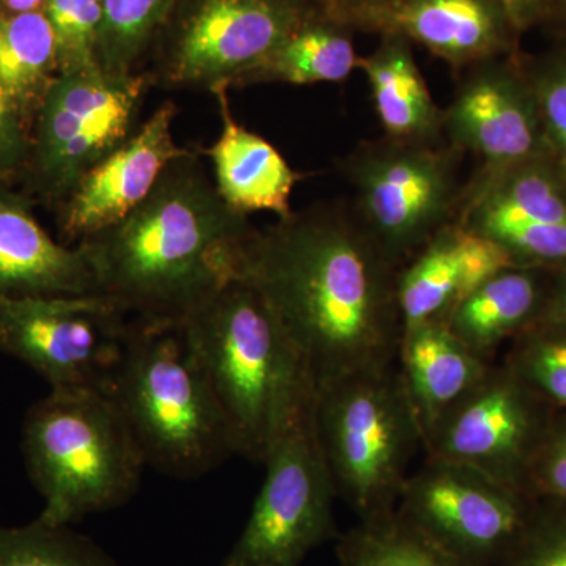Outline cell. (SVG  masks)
I'll return each mask as SVG.
<instances>
[{
    "instance_id": "obj_1",
    "label": "cell",
    "mask_w": 566,
    "mask_h": 566,
    "mask_svg": "<svg viewBox=\"0 0 566 566\" xmlns=\"http://www.w3.org/2000/svg\"><path fill=\"white\" fill-rule=\"evenodd\" d=\"M398 271L352 205L323 202L256 230L241 279L262 294L319 387L397 363Z\"/></svg>"
},
{
    "instance_id": "obj_2",
    "label": "cell",
    "mask_w": 566,
    "mask_h": 566,
    "mask_svg": "<svg viewBox=\"0 0 566 566\" xmlns=\"http://www.w3.org/2000/svg\"><path fill=\"white\" fill-rule=\"evenodd\" d=\"M202 156L175 159L144 202L77 244L98 294L134 318L180 323L243 274L259 229L223 202Z\"/></svg>"
},
{
    "instance_id": "obj_3",
    "label": "cell",
    "mask_w": 566,
    "mask_h": 566,
    "mask_svg": "<svg viewBox=\"0 0 566 566\" xmlns=\"http://www.w3.org/2000/svg\"><path fill=\"white\" fill-rule=\"evenodd\" d=\"M221 403L238 455L268 449L315 401L316 387L259 290L237 279L180 322Z\"/></svg>"
},
{
    "instance_id": "obj_4",
    "label": "cell",
    "mask_w": 566,
    "mask_h": 566,
    "mask_svg": "<svg viewBox=\"0 0 566 566\" xmlns=\"http://www.w3.org/2000/svg\"><path fill=\"white\" fill-rule=\"evenodd\" d=\"M104 392L120 408L145 463L166 474L191 479L238 455L229 419L180 323L133 318Z\"/></svg>"
},
{
    "instance_id": "obj_5",
    "label": "cell",
    "mask_w": 566,
    "mask_h": 566,
    "mask_svg": "<svg viewBox=\"0 0 566 566\" xmlns=\"http://www.w3.org/2000/svg\"><path fill=\"white\" fill-rule=\"evenodd\" d=\"M22 453L51 526L125 504L147 464L111 395L85 387L51 389L29 409Z\"/></svg>"
},
{
    "instance_id": "obj_6",
    "label": "cell",
    "mask_w": 566,
    "mask_h": 566,
    "mask_svg": "<svg viewBox=\"0 0 566 566\" xmlns=\"http://www.w3.org/2000/svg\"><path fill=\"white\" fill-rule=\"evenodd\" d=\"M314 419L335 486L359 521L397 509L423 431L397 363L316 387Z\"/></svg>"
},
{
    "instance_id": "obj_7",
    "label": "cell",
    "mask_w": 566,
    "mask_h": 566,
    "mask_svg": "<svg viewBox=\"0 0 566 566\" xmlns=\"http://www.w3.org/2000/svg\"><path fill=\"white\" fill-rule=\"evenodd\" d=\"M463 153L447 140H364L338 167L354 191V212L397 268L455 222Z\"/></svg>"
},
{
    "instance_id": "obj_8",
    "label": "cell",
    "mask_w": 566,
    "mask_h": 566,
    "mask_svg": "<svg viewBox=\"0 0 566 566\" xmlns=\"http://www.w3.org/2000/svg\"><path fill=\"white\" fill-rule=\"evenodd\" d=\"M324 10L322 0H178L147 76L169 91H229Z\"/></svg>"
},
{
    "instance_id": "obj_9",
    "label": "cell",
    "mask_w": 566,
    "mask_h": 566,
    "mask_svg": "<svg viewBox=\"0 0 566 566\" xmlns=\"http://www.w3.org/2000/svg\"><path fill=\"white\" fill-rule=\"evenodd\" d=\"M314 406L268 449L262 490L223 566H301L334 535L337 493L316 436Z\"/></svg>"
},
{
    "instance_id": "obj_10",
    "label": "cell",
    "mask_w": 566,
    "mask_h": 566,
    "mask_svg": "<svg viewBox=\"0 0 566 566\" xmlns=\"http://www.w3.org/2000/svg\"><path fill=\"white\" fill-rule=\"evenodd\" d=\"M147 73L109 76L102 69L57 74L36 111L31 139L33 178L57 202L69 199L88 170L120 147L139 126Z\"/></svg>"
},
{
    "instance_id": "obj_11",
    "label": "cell",
    "mask_w": 566,
    "mask_h": 566,
    "mask_svg": "<svg viewBox=\"0 0 566 566\" xmlns=\"http://www.w3.org/2000/svg\"><path fill=\"white\" fill-rule=\"evenodd\" d=\"M132 316L102 294L0 301V352L51 389H102L120 364Z\"/></svg>"
},
{
    "instance_id": "obj_12",
    "label": "cell",
    "mask_w": 566,
    "mask_h": 566,
    "mask_svg": "<svg viewBox=\"0 0 566 566\" xmlns=\"http://www.w3.org/2000/svg\"><path fill=\"white\" fill-rule=\"evenodd\" d=\"M535 497L476 469L428 457L406 480L398 515L468 566H501L524 534Z\"/></svg>"
},
{
    "instance_id": "obj_13",
    "label": "cell",
    "mask_w": 566,
    "mask_h": 566,
    "mask_svg": "<svg viewBox=\"0 0 566 566\" xmlns=\"http://www.w3.org/2000/svg\"><path fill=\"white\" fill-rule=\"evenodd\" d=\"M554 417L553 406L506 365H493L431 431L424 452L469 465L528 495L532 468Z\"/></svg>"
},
{
    "instance_id": "obj_14",
    "label": "cell",
    "mask_w": 566,
    "mask_h": 566,
    "mask_svg": "<svg viewBox=\"0 0 566 566\" xmlns=\"http://www.w3.org/2000/svg\"><path fill=\"white\" fill-rule=\"evenodd\" d=\"M455 222L509 253L516 266L566 268V174L551 153L501 167H476Z\"/></svg>"
},
{
    "instance_id": "obj_15",
    "label": "cell",
    "mask_w": 566,
    "mask_h": 566,
    "mask_svg": "<svg viewBox=\"0 0 566 566\" xmlns=\"http://www.w3.org/2000/svg\"><path fill=\"white\" fill-rule=\"evenodd\" d=\"M446 140L479 167L501 169L551 153L523 52L476 63L460 73L442 109Z\"/></svg>"
},
{
    "instance_id": "obj_16",
    "label": "cell",
    "mask_w": 566,
    "mask_h": 566,
    "mask_svg": "<svg viewBox=\"0 0 566 566\" xmlns=\"http://www.w3.org/2000/svg\"><path fill=\"white\" fill-rule=\"evenodd\" d=\"M178 107L163 103L120 147L77 182L62 203L61 230L66 245L103 232L144 202L167 167L192 148L174 139Z\"/></svg>"
},
{
    "instance_id": "obj_17",
    "label": "cell",
    "mask_w": 566,
    "mask_h": 566,
    "mask_svg": "<svg viewBox=\"0 0 566 566\" xmlns=\"http://www.w3.org/2000/svg\"><path fill=\"white\" fill-rule=\"evenodd\" d=\"M509 266L516 264L504 249L449 223L398 271L401 326L444 323L480 283Z\"/></svg>"
},
{
    "instance_id": "obj_18",
    "label": "cell",
    "mask_w": 566,
    "mask_h": 566,
    "mask_svg": "<svg viewBox=\"0 0 566 566\" xmlns=\"http://www.w3.org/2000/svg\"><path fill=\"white\" fill-rule=\"evenodd\" d=\"M370 32L398 33L458 74L520 52L521 33L497 0H401Z\"/></svg>"
},
{
    "instance_id": "obj_19",
    "label": "cell",
    "mask_w": 566,
    "mask_h": 566,
    "mask_svg": "<svg viewBox=\"0 0 566 566\" xmlns=\"http://www.w3.org/2000/svg\"><path fill=\"white\" fill-rule=\"evenodd\" d=\"M98 294L77 245L57 243L20 197L0 192V301Z\"/></svg>"
},
{
    "instance_id": "obj_20",
    "label": "cell",
    "mask_w": 566,
    "mask_h": 566,
    "mask_svg": "<svg viewBox=\"0 0 566 566\" xmlns=\"http://www.w3.org/2000/svg\"><path fill=\"white\" fill-rule=\"evenodd\" d=\"M227 92H212L222 128L218 140L202 150L214 167L216 189L223 202L241 214L270 211L279 219L289 218L294 186L304 175L292 169L273 144L234 120Z\"/></svg>"
},
{
    "instance_id": "obj_21",
    "label": "cell",
    "mask_w": 566,
    "mask_h": 566,
    "mask_svg": "<svg viewBox=\"0 0 566 566\" xmlns=\"http://www.w3.org/2000/svg\"><path fill=\"white\" fill-rule=\"evenodd\" d=\"M397 359L422 427L423 449L431 431L493 367L461 344L444 323L436 322L401 331Z\"/></svg>"
},
{
    "instance_id": "obj_22",
    "label": "cell",
    "mask_w": 566,
    "mask_h": 566,
    "mask_svg": "<svg viewBox=\"0 0 566 566\" xmlns=\"http://www.w3.org/2000/svg\"><path fill=\"white\" fill-rule=\"evenodd\" d=\"M553 271L509 266L488 277L444 324L461 344L493 364L495 352L535 326L545 312Z\"/></svg>"
},
{
    "instance_id": "obj_23",
    "label": "cell",
    "mask_w": 566,
    "mask_h": 566,
    "mask_svg": "<svg viewBox=\"0 0 566 566\" xmlns=\"http://www.w3.org/2000/svg\"><path fill=\"white\" fill-rule=\"evenodd\" d=\"M371 103L385 137L416 144L446 140L439 109L412 54V43L398 33H382L371 54L360 57Z\"/></svg>"
},
{
    "instance_id": "obj_24",
    "label": "cell",
    "mask_w": 566,
    "mask_h": 566,
    "mask_svg": "<svg viewBox=\"0 0 566 566\" xmlns=\"http://www.w3.org/2000/svg\"><path fill=\"white\" fill-rule=\"evenodd\" d=\"M353 29L326 10L301 24L234 87L282 82L290 85L344 82L359 70Z\"/></svg>"
},
{
    "instance_id": "obj_25",
    "label": "cell",
    "mask_w": 566,
    "mask_h": 566,
    "mask_svg": "<svg viewBox=\"0 0 566 566\" xmlns=\"http://www.w3.org/2000/svg\"><path fill=\"white\" fill-rule=\"evenodd\" d=\"M57 74L54 32L43 11L0 9V87L28 117L39 111Z\"/></svg>"
},
{
    "instance_id": "obj_26",
    "label": "cell",
    "mask_w": 566,
    "mask_h": 566,
    "mask_svg": "<svg viewBox=\"0 0 566 566\" xmlns=\"http://www.w3.org/2000/svg\"><path fill=\"white\" fill-rule=\"evenodd\" d=\"M340 566H468L398 515L359 521L338 538Z\"/></svg>"
},
{
    "instance_id": "obj_27",
    "label": "cell",
    "mask_w": 566,
    "mask_h": 566,
    "mask_svg": "<svg viewBox=\"0 0 566 566\" xmlns=\"http://www.w3.org/2000/svg\"><path fill=\"white\" fill-rule=\"evenodd\" d=\"M98 65L109 76L139 73L137 66L159 36L178 0H102Z\"/></svg>"
},
{
    "instance_id": "obj_28",
    "label": "cell",
    "mask_w": 566,
    "mask_h": 566,
    "mask_svg": "<svg viewBox=\"0 0 566 566\" xmlns=\"http://www.w3.org/2000/svg\"><path fill=\"white\" fill-rule=\"evenodd\" d=\"M0 566H118L87 536L40 517L28 526H0Z\"/></svg>"
},
{
    "instance_id": "obj_29",
    "label": "cell",
    "mask_w": 566,
    "mask_h": 566,
    "mask_svg": "<svg viewBox=\"0 0 566 566\" xmlns=\"http://www.w3.org/2000/svg\"><path fill=\"white\" fill-rule=\"evenodd\" d=\"M504 365L553 408L566 411V324L528 327L513 340Z\"/></svg>"
},
{
    "instance_id": "obj_30",
    "label": "cell",
    "mask_w": 566,
    "mask_h": 566,
    "mask_svg": "<svg viewBox=\"0 0 566 566\" xmlns=\"http://www.w3.org/2000/svg\"><path fill=\"white\" fill-rule=\"evenodd\" d=\"M43 13L54 32L59 74L98 70L102 0H48Z\"/></svg>"
},
{
    "instance_id": "obj_31",
    "label": "cell",
    "mask_w": 566,
    "mask_h": 566,
    "mask_svg": "<svg viewBox=\"0 0 566 566\" xmlns=\"http://www.w3.org/2000/svg\"><path fill=\"white\" fill-rule=\"evenodd\" d=\"M523 63L538 99L547 147L566 174V41L542 55L523 54Z\"/></svg>"
},
{
    "instance_id": "obj_32",
    "label": "cell",
    "mask_w": 566,
    "mask_h": 566,
    "mask_svg": "<svg viewBox=\"0 0 566 566\" xmlns=\"http://www.w3.org/2000/svg\"><path fill=\"white\" fill-rule=\"evenodd\" d=\"M501 566H566V501L535 499L523 536Z\"/></svg>"
},
{
    "instance_id": "obj_33",
    "label": "cell",
    "mask_w": 566,
    "mask_h": 566,
    "mask_svg": "<svg viewBox=\"0 0 566 566\" xmlns=\"http://www.w3.org/2000/svg\"><path fill=\"white\" fill-rule=\"evenodd\" d=\"M528 495L566 501V411L554 417L532 468Z\"/></svg>"
},
{
    "instance_id": "obj_34",
    "label": "cell",
    "mask_w": 566,
    "mask_h": 566,
    "mask_svg": "<svg viewBox=\"0 0 566 566\" xmlns=\"http://www.w3.org/2000/svg\"><path fill=\"white\" fill-rule=\"evenodd\" d=\"M29 117L0 87V175L20 170L29 161L31 139Z\"/></svg>"
},
{
    "instance_id": "obj_35",
    "label": "cell",
    "mask_w": 566,
    "mask_h": 566,
    "mask_svg": "<svg viewBox=\"0 0 566 566\" xmlns=\"http://www.w3.org/2000/svg\"><path fill=\"white\" fill-rule=\"evenodd\" d=\"M327 13L353 31L370 32L374 22L401 0H322Z\"/></svg>"
},
{
    "instance_id": "obj_36",
    "label": "cell",
    "mask_w": 566,
    "mask_h": 566,
    "mask_svg": "<svg viewBox=\"0 0 566 566\" xmlns=\"http://www.w3.org/2000/svg\"><path fill=\"white\" fill-rule=\"evenodd\" d=\"M521 35L538 25L549 24L557 0H497Z\"/></svg>"
},
{
    "instance_id": "obj_37",
    "label": "cell",
    "mask_w": 566,
    "mask_h": 566,
    "mask_svg": "<svg viewBox=\"0 0 566 566\" xmlns=\"http://www.w3.org/2000/svg\"><path fill=\"white\" fill-rule=\"evenodd\" d=\"M566 324V268L553 271L551 277L549 296H547L545 312L539 323Z\"/></svg>"
},
{
    "instance_id": "obj_38",
    "label": "cell",
    "mask_w": 566,
    "mask_h": 566,
    "mask_svg": "<svg viewBox=\"0 0 566 566\" xmlns=\"http://www.w3.org/2000/svg\"><path fill=\"white\" fill-rule=\"evenodd\" d=\"M48 0H0V9L10 13H33L43 11Z\"/></svg>"
},
{
    "instance_id": "obj_39",
    "label": "cell",
    "mask_w": 566,
    "mask_h": 566,
    "mask_svg": "<svg viewBox=\"0 0 566 566\" xmlns=\"http://www.w3.org/2000/svg\"><path fill=\"white\" fill-rule=\"evenodd\" d=\"M547 28L557 33L560 41H566V0H557L553 18H551Z\"/></svg>"
}]
</instances>
